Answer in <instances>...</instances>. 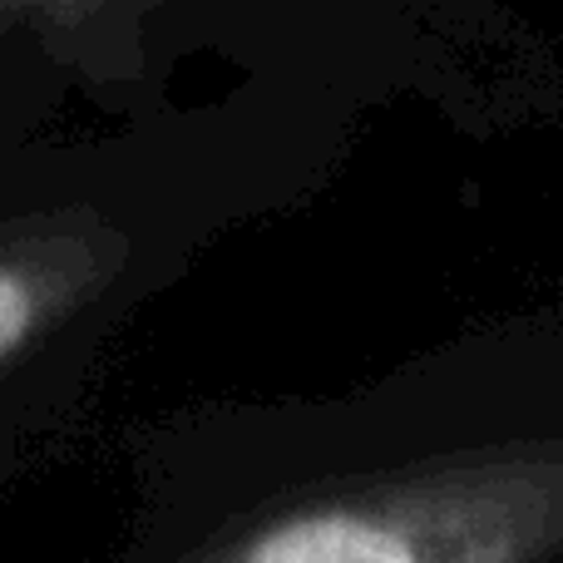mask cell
<instances>
[{"label": "cell", "instance_id": "obj_1", "mask_svg": "<svg viewBox=\"0 0 563 563\" xmlns=\"http://www.w3.org/2000/svg\"><path fill=\"white\" fill-rule=\"evenodd\" d=\"M35 291H30V282L20 273H5L0 267V356H10V351L20 346V341L30 336V327H35Z\"/></svg>", "mask_w": 563, "mask_h": 563}]
</instances>
